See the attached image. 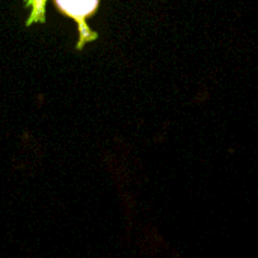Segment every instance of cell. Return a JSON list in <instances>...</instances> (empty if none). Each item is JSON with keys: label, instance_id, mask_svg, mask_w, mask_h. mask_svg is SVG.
<instances>
[{"label": "cell", "instance_id": "obj_2", "mask_svg": "<svg viewBox=\"0 0 258 258\" xmlns=\"http://www.w3.org/2000/svg\"><path fill=\"white\" fill-rule=\"evenodd\" d=\"M26 6H30L32 8V12H30V17L27 20V26H30L32 23H44L45 21V0H26L24 2Z\"/></svg>", "mask_w": 258, "mask_h": 258}, {"label": "cell", "instance_id": "obj_1", "mask_svg": "<svg viewBox=\"0 0 258 258\" xmlns=\"http://www.w3.org/2000/svg\"><path fill=\"white\" fill-rule=\"evenodd\" d=\"M54 2L63 14L74 18L76 23L79 24V30H80V41L77 44L79 50L86 42L97 39V33L91 32L86 26V17L95 12L100 0H54Z\"/></svg>", "mask_w": 258, "mask_h": 258}]
</instances>
